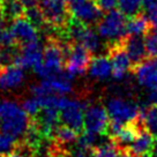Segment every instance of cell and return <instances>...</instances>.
<instances>
[{"instance_id": "obj_22", "label": "cell", "mask_w": 157, "mask_h": 157, "mask_svg": "<svg viewBox=\"0 0 157 157\" xmlns=\"http://www.w3.org/2000/svg\"><path fill=\"white\" fill-rule=\"evenodd\" d=\"M101 135L102 134H97V133L84 129V132L78 135V140H76V146L78 149H95L101 143H103L99 141Z\"/></svg>"}, {"instance_id": "obj_13", "label": "cell", "mask_w": 157, "mask_h": 157, "mask_svg": "<svg viewBox=\"0 0 157 157\" xmlns=\"http://www.w3.org/2000/svg\"><path fill=\"white\" fill-rule=\"evenodd\" d=\"M25 68L16 64L0 67V90L8 91L19 88L25 81Z\"/></svg>"}, {"instance_id": "obj_5", "label": "cell", "mask_w": 157, "mask_h": 157, "mask_svg": "<svg viewBox=\"0 0 157 157\" xmlns=\"http://www.w3.org/2000/svg\"><path fill=\"white\" fill-rule=\"evenodd\" d=\"M110 120L120 124H129L139 120L140 108L135 102L120 96L110 97L105 104Z\"/></svg>"}, {"instance_id": "obj_35", "label": "cell", "mask_w": 157, "mask_h": 157, "mask_svg": "<svg viewBox=\"0 0 157 157\" xmlns=\"http://www.w3.org/2000/svg\"><path fill=\"white\" fill-rule=\"evenodd\" d=\"M10 157H29V156H27L25 154H21V152H15V154H13V155Z\"/></svg>"}, {"instance_id": "obj_15", "label": "cell", "mask_w": 157, "mask_h": 157, "mask_svg": "<svg viewBox=\"0 0 157 157\" xmlns=\"http://www.w3.org/2000/svg\"><path fill=\"white\" fill-rule=\"evenodd\" d=\"M74 76H72L66 71H63L58 74H54L48 78H42L44 80L46 84L49 86L50 90L57 95H67L73 90V82Z\"/></svg>"}, {"instance_id": "obj_37", "label": "cell", "mask_w": 157, "mask_h": 157, "mask_svg": "<svg viewBox=\"0 0 157 157\" xmlns=\"http://www.w3.org/2000/svg\"><path fill=\"white\" fill-rule=\"evenodd\" d=\"M141 157H155L152 154H147V155H143V156H141Z\"/></svg>"}, {"instance_id": "obj_16", "label": "cell", "mask_w": 157, "mask_h": 157, "mask_svg": "<svg viewBox=\"0 0 157 157\" xmlns=\"http://www.w3.org/2000/svg\"><path fill=\"white\" fill-rule=\"evenodd\" d=\"M89 75L96 80H106L113 73L111 59L109 56H96L91 58L88 67Z\"/></svg>"}, {"instance_id": "obj_28", "label": "cell", "mask_w": 157, "mask_h": 157, "mask_svg": "<svg viewBox=\"0 0 157 157\" xmlns=\"http://www.w3.org/2000/svg\"><path fill=\"white\" fill-rule=\"evenodd\" d=\"M14 46H17V43L12 30L2 29V31L0 33V48L5 49V48H14Z\"/></svg>"}, {"instance_id": "obj_18", "label": "cell", "mask_w": 157, "mask_h": 157, "mask_svg": "<svg viewBox=\"0 0 157 157\" xmlns=\"http://www.w3.org/2000/svg\"><path fill=\"white\" fill-rule=\"evenodd\" d=\"M139 121L144 129L157 137V105L150 104L140 108Z\"/></svg>"}, {"instance_id": "obj_24", "label": "cell", "mask_w": 157, "mask_h": 157, "mask_svg": "<svg viewBox=\"0 0 157 157\" xmlns=\"http://www.w3.org/2000/svg\"><path fill=\"white\" fill-rule=\"evenodd\" d=\"M118 7L126 16L131 17L140 13L143 7V0H118Z\"/></svg>"}, {"instance_id": "obj_21", "label": "cell", "mask_w": 157, "mask_h": 157, "mask_svg": "<svg viewBox=\"0 0 157 157\" xmlns=\"http://www.w3.org/2000/svg\"><path fill=\"white\" fill-rule=\"evenodd\" d=\"M21 141L8 133L0 131V157H10L19 151Z\"/></svg>"}, {"instance_id": "obj_3", "label": "cell", "mask_w": 157, "mask_h": 157, "mask_svg": "<svg viewBox=\"0 0 157 157\" xmlns=\"http://www.w3.org/2000/svg\"><path fill=\"white\" fill-rule=\"evenodd\" d=\"M97 33L110 43L121 40L127 35L126 15L121 10H109L97 23Z\"/></svg>"}, {"instance_id": "obj_14", "label": "cell", "mask_w": 157, "mask_h": 157, "mask_svg": "<svg viewBox=\"0 0 157 157\" xmlns=\"http://www.w3.org/2000/svg\"><path fill=\"white\" fill-rule=\"evenodd\" d=\"M124 48L127 51L129 58L132 60L133 66L142 63L148 58L147 50L144 45V39L139 35H126L121 39Z\"/></svg>"}, {"instance_id": "obj_4", "label": "cell", "mask_w": 157, "mask_h": 157, "mask_svg": "<svg viewBox=\"0 0 157 157\" xmlns=\"http://www.w3.org/2000/svg\"><path fill=\"white\" fill-rule=\"evenodd\" d=\"M87 104L63 95L59 102V117L60 123L75 129L76 132H82L84 128V111Z\"/></svg>"}, {"instance_id": "obj_36", "label": "cell", "mask_w": 157, "mask_h": 157, "mask_svg": "<svg viewBox=\"0 0 157 157\" xmlns=\"http://www.w3.org/2000/svg\"><path fill=\"white\" fill-rule=\"evenodd\" d=\"M48 0H38V5L40 6V5H43V4H45Z\"/></svg>"}, {"instance_id": "obj_2", "label": "cell", "mask_w": 157, "mask_h": 157, "mask_svg": "<svg viewBox=\"0 0 157 157\" xmlns=\"http://www.w3.org/2000/svg\"><path fill=\"white\" fill-rule=\"evenodd\" d=\"M30 120L29 114L16 102L10 99L0 102V131L22 141L29 128Z\"/></svg>"}, {"instance_id": "obj_34", "label": "cell", "mask_w": 157, "mask_h": 157, "mask_svg": "<svg viewBox=\"0 0 157 157\" xmlns=\"http://www.w3.org/2000/svg\"><path fill=\"white\" fill-rule=\"evenodd\" d=\"M151 154H152V155H154L155 157H157V139L155 140V142H154V147H152Z\"/></svg>"}, {"instance_id": "obj_26", "label": "cell", "mask_w": 157, "mask_h": 157, "mask_svg": "<svg viewBox=\"0 0 157 157\" xmlns=\"http://www.w3.org/2000/svg\"><path fill=\"white\" fill-rule=\"evenodd\" d=\"M144 45L148 58H157V35L148 30L147 34L144 35Z\"/></svg>"}, {"instance_id": "obj_6", "label": "cell", "mask_w": 157, "mask_h": 157, "mask_svg": "<svg viewBox=\"0 0 157 157\" xmlns=\"http://www.w3.org/2000/svg\"><path fill=\"white\" fill-rule=\"evenodd\" d=\"M67 5L71 16L87 25H97L103 17V10L95 0H68Z\"/></svg>"}, {"instance_id": "obj_7", "label": "cell", "mask_w": 157, "mask_h": 157, "mask_svg": "<svg viewBox=\"0 0 157 157\" xmlns=\"http://www.w3.org/2000/svg\"><path fill=\"white\" fill-rule=\"evenodd\" d=\"M91 58V53L84 46L78 43H71L65 61V71L74 78L82 75L88 71Z\"/></svg>"}, {"instance_id": "obj_23", "label": "cell", "mask_w": 157, "mask_h": 157, "mask_svg": "<svg viewBox=\"0 0 157 157\" xmlns=\"http://www.w3.org/2000/svg\"><path fill=\"white\" fill-rule=\"evenodd\" d=\"M96 157H120L121 150L117 147V144L111 140L101 143L94 149Z\"/></svg>"}, {"instance_id": "obj_1", "label": "cell", "mask_w": 157, "mask_h": 157, "mask_svg": "<svg viewBox=\"0 0 157 157\" xmlns=\"http://www.w3.org/2000/svg\"><path fill=\"white\" fill-rule=\"evenodd\" d=\"M69 44L71 42H61L54 37H49L46 45L44 46L42 61L33 68L35 73L39 78H48L54 74L63 72Z\"/></svg>"}, {"instance_id": "obj_9", "label": "cell", "mask_w": 157, "mask_h": 157, "mask_svg": "<svg viewBox=\"0 0 157 157\" xmlns=\"http://www.w3.org/2000/svg\"><path fill=\"white\" fill-rule=\"evenodd\" d=\"M110 117L106 111L101 104H90L86 106L84 111V129L90 132L106 135Z\"/></svg>"}, {"instance_id": "obj_20", "label": "cell", "mask_w": 157, "mask_h": 157, "mask_svg": "<svg viewBox=\"0 0 157 157\" xmlns=\"http://www.w3.org/2000/svg\"><path fill=\"white\" fill-rule=\"evenodd\" d=\"M150 25V21L144 14L139 13L133 15L127 20V35H146Z\"/></svg>"}, {"instance_id": "obj_29", "label": "cell", "mask_w": 157, "mask_h": 157, "mask_svg": "<svg viewBox=\"0 0 157 157\" xmlns=\"http://www.w3.org/2000/svg\"><path fill=\"white\" fill-rule=\"evenodd\" d=\"M103 12H109L118 6V0H95Z\"/></svg>"}, {"instance_id": "obj_10", "label": "cell", "mask_w": 157, "mask_h": 157, "mask_svg": "<svg viewBox=\"0 0 157 157\" xmlns=\"http://www.w3.org/2000/svg\"><path fill=\"white\" fill-rule=\"evenodd\" d=\"M43 53L44 48L38 39L28 44L21 45L19 46V53L14 64L21 66L22 68H34L42 61Z\"/></svg>"}, {"instance_id": "obj_12", "label": "cell", "mask_w": 157, "mask_h": 157, "mask_svg": "<svg viewBox=\"0 0 157 157\" xmlns=\"http://www.w3.org/2000/svg\"><path fill=\"white\" fill-rule=\"evenodd\" d=\"M132 72L140 86L148 89L157 86V58H147L142 63L133 66Z\"/></svg>"}, {"instance_id": "obj_25", "label": "cell", "mask_w": 157, "mask_h": 157, "mask_svg": "<svg viewBox=\"0 0 157 157\" xmlns=\"http://www.w3.org/2000/svg\"><path fill=\"white\" fill-rule=\"evenodd\" d=\"M21 106L23 108L25 112L29 114L30 118H35L37 114L39 113L40 111V103H39V101L37 98L35 97V96H30V97H27L23 99V102L21 103Z\"/></svg>"}, {"instance_id": "obj_38", "label": "cell", "mask_w": 157, "mask_h": 157, "mask_svg": "<svg viewBox=\"0 0 157 157\" xmlns=\"http://www.w3.org/2000/svg\"><path fill=\"white\" fill-rule=\"evenodd\" d=\"M7 1H10V0H0V2H1V4H4V2H7Z\"/></svg>"}, {"instance_id": "obj_27", "label": "cell", "mask_w": 157, "mask_h": 157, "mask_svg": "<svg viewBox=\"0 0 157 157\" xmlns=\"http://www.w3.org/2000/svg\"><path fill=\"white\" fill-rule=\"evenodd\" d=\"M143 10L151 25H157V0H143Z\"/></svg>"}, {"instance_id": "obj_17", "label": "cell", "mask_w": 157, "mask_h": 157, "mask_svg": "<svg viewBox=\"0 0 157 157\" xmlns=\"http://www.w3.org/2000/svg\"><path fill=\"white\" fill-rule=\"evenodd\" d=\"M154 142H155L154 135L150 134L147 129L142 128V129L139 131L129 149L139 156H143V155H147V154L151 152Z\"/></svg>"}, {"instance_id": "obj_31", "label": "cell", "mask_w": 157, "mask_h": 157, "mask_svg": "<svg viewBox=\"0 0 157 157\" xmlns=\"http://www.w3.org/2000/svg\"><path fill=\"white\" fill-rule=\"evenodd\" d=\"M148 101L150 104L157 105V86L155 88L150 89V93L148 95Z\"/></svg>"}, {"instance_id": "obj_32", "label": "cell", "mask_w": 157, "mask_h": 157, "mask_svg": "<svg viewBox=\"0 0 157 157\" xmlns=\"http://www.w3.org/2000/svg\"><path fill=\"white\" fill-rule=\"evenodd\" d=\"M21 4L23 5L25 10H29V8H33V7H36L38 5V0H20Z\"/></svg>"}, {"instance_id": "obj_11", "label": "cell", "mask_w": 157, "mask_h": 157, "mask_svg": "<svg viewBox=\"0 0 157 157\" xmlns=\"http://www.w3.org/2000/svg\"><path fill=\"white\" fill-rule=\"evenodd\" d=\"M10 30L14 35L17 45H25L38 39V31L25 15H21L12 20Z\"/></svg>"}, {"instance_id": "obj_30", "label": "cell", "mask_w": 157, "mask_h": 157, "mask_svg": "<svg viewBox=\"0 0 157 157\" xmlns=\"http://www.w3.org/2000/svg\"><path fill=\"white\" fill-rule=\"evenodd\" d=\"M74 157H96L94 149H78Z\"/></svg>"}, {"instance_id": "obj_8", "label": "cell", "mask_w": 157, "mask_h": 157, "mask_svg": "<svg viewBox=\"0 0 157 157\" xmlns=\"http://www.w3.org/2000/svg\"><path fill=\"white\" fill-rule=\"evenodd\" d=\"M108 56L111 59L113 67L112 76L118 81H121L126 78L129 71L133 68V63L126 49L124 48L121 40L109 43L108 45Z\"/></svg>"}, {"instance_id": "obj_33", "label": "cell", "mask_w": 157, "mask_h": 157, "mask_svg": "<svg viewBox=\"0 0 157 157\" xmlns=\"http://www.w3.org/2000/svg\"><path fill=\"white\" fill-rule=\"evenodd\" d=\"M120 157H140L139 155L134 154L131 149H124L120 152Z\"/></svg>"}, {"instance_id": "obj_19", "label": "cell", "mask_w": 157, "mask_h": 157, "mask_svg": "<svg viewBox=\"0 0 157 157\" xmlns=\"http://www.w3.org/2000/svg\"><path fill=\"white\" fill-rule=\"evenodd\" d=\"M78 137V132L68 127L66 125H58L52 134V139L58 143L60 147L67 150V147L76 142Z\"/></svg>"}]
</instances>
